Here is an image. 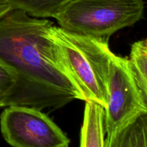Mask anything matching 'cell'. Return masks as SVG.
<instances>
[{"label":"cell","instance_id":"6da1fadb","mask_svg":"<svg viewBox=\"0 0 147 147\" xmlns=\"http://www.w3.org/2000/svg\"><path fill=\"white\" fill-rule=\"evenodd\" d=\"M53 23L11 9L0 18V63L14 77V85L0 107L22 106L55 111L80 93L60 65L50 36Z\"/></svg>","mask_w":147,"mask_h":147},{"label":"cell","instance_id":"7a4b0ae2","mask_svg":"<svg viewBox=\"0 0 147 147\" xmlns=\"http://www.w3.org/2000/svg\"><path fill=\"white\" fill-rule=\"evenodd\" d=\"M50 36L60 65L82 100L106 107L109 64L113 54L109 42L54 25L50 29Z\"/></svg>","mask_w":147,"mask_h":147},{"label":"cell","instance_id":"3957f363","mask_svg":"<svg viewBox=\"0 0 147 147\" xmlns=\"http://www.w3.org/2000/svg\"><path fill=\"white\" fill-rule=\"evenodd\" d=\"M144 0H70L53 18L70 32L109 42L114 33L143 17Z\"/></svg>","mask_w":147,"mask_h":147},{"label":"cell","instance_id":"277c9868","mask_svg":"<svg viewBox=\"0 0 147 147\" xmlns=\"http://www.w3.org/2000/svg\"><path fill=\"white\" fill-rule=\"evenodd\" d=\"M1 132L12 147H68L70 139L45 113L22 106H7L0 116Z\"/></svg>","mask_w":147,"mask_h":147},{"label":"cell","instance_id":"5b68a950","mask_svg":"<svg viewBox=\"0 0 147 147\" xmlns=\"http://www.w3.org/2000/svg\"><path fill=\"white\" fill-rule=\"evenodd\" d=\"M108 100L104 108L105 134L107 136L147 109L128 57L113 54L108 76Z\"/></svg>","mask_w":147,"mask_h":147},{"label":"cell","instance_id":"8992f818","mask_svg":"<svg viewBox=\"0 0 147 147\" xmlns=\"http://www.w3.org/2000/svg\"><path fill=\"white\" fill-rule=\"evenodd\" d=\"M105 147H147V109L107 136Z\"/></svg>","mask_w":147,"mask_h":147},{"label":"cell","instance_id":"52a82bcc","mask_svg":"<svg viewBox=\"0 0 147 147\" xmlns=\"http://www.w3.org/2000/svg\"><path fill=\"white\" fill-rule=\"evenodd\" d=\"M104 108L94 102H86L80 131V147H105Z\"/></svg>","mask_w":147,"mask_h":147},{"label":"cell","instance_id":"ba28073f","mask_svg":"<svg viewBox=\"0 0 147 147\" xmlns=\"http://www.w3.org/2000/svg\"><path fill=\"white\" fill-rule=\"evenodd\" d=\"M12 9L24 11L36 18L54 17L58 10L70 0H7Z\"/></svg>","mask_w":147,"mask_h":147},{"label":"cell","instance_id":"9c48e42d","mask_svg":"<svg viewBox=\"0 0 147 147\" xmlns=\"http://www.w3.org/2000/svg\"><path fill=\"white\" fill-rule=\"evenodd\" d=\"M136 81L147 105V53L144 40L134 43L128 57Z\"/></svg>","mask_w":147,"mask_h":147},{"label":"cell","instance_id":"30bf717a","mask_svg":"<svg viewBox=\"0 0 147 147\" xmlns=\"http://www.w3.org/2000/svg\"><path fill=\"white\" fill-rule=\"evenodd\" d=\"M14 82V77L10 70L0 63V100L10 91Z\"/></svg>","mask_w":147,"mask_h":147},{"label":"cell","instance_id":"8fae6325","mask_svg":"<svg viewBox=\"0 0 147 147\" xmlns=\"http://www.w3.org/2000/svg\"><path fill=\"white\" fill-rule=\"evenodd\" d=\"M11 9V5L7 0H0V18Z\"/></svg>","mask_w":147,"mask_h":147},{"label":"cell","instance_id":"7c38bea8","mask_svg":"<svg viewBox=\"0 0 147 147\" xmlns=\"http://www.w3.org/2000/svg\"><path fill=\"white\" fill-rule=\"evenodd\" d=\"M144 45H145V50H146L147 53V39L144 40Z\"/></svg>","mask_w":147,"mask_h":147}]
</instances>
